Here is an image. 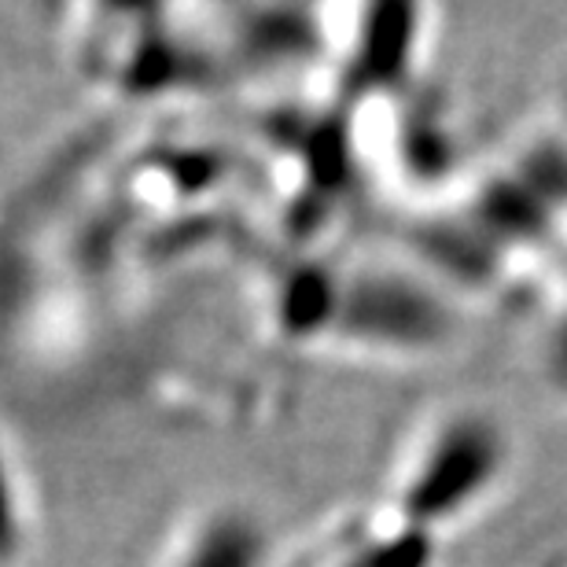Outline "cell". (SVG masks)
I'll return each mask as SVG.
<instances>
[{"label":"cell","instance_id":"6da1fadb","mask_svg":"<svg viewBox=\"0 0 567 567\" xmlns=\"http://www.w3.org/2000/svg\"><path fill=\"white\" fill-rule=\"evenodd\" d=\"M516 472V435L483 402H446L402 439L380 505L402 524L446 542L505 494Z\"/></svg>","mask_w":567,"mask_h":567},{"label":"cell","instance_id":"7a4b0ae2","mask_svg":"<svg viewBox=\"0 0 567 567\" xmlns=\"http://www.w3.org/2000/svg\"><path fill=\"white\" fill-rule=\"evenodd\" d=\"M328 336L361 350L358 358L424 361L446 350L457 332V306L421 266L365 262L332 288Z\"/></svg>","mask_w":567,"mask_h":567},{"label":"cell","instance_id":"3957f363","mask_svg":"<svg viewBox=\"0 0 567 567\" xmlns=\"http://www.w3.org/2000/svg\"><path fill=\"white\" fill-rule=\"evenodd\" d=\"M152 567H284V546L262 505L210 497L169 527Z\"/></svg>","mask_w":567,"mask_h":567},{"label":"cell","instance_id":"277c9868","mask_svg":"<svg viewBox=\"0 0 567 567\" xmlns=\"http://www.w3.org/2000/svg\"><path fill=\"white\" fill-rule=\"evenodd\" d=\"M446 542L424 535L380 502L336 516L291 567H439Z\"/></svg>","mask_w":567,"mask_h":567},{"label":"cell","instance_id":"5b68a950","mask_svg":"<svg viewBox=\"0 0 567 567\" xmlns=\"http://www.w3.org/2000/svg\"><path fill=\"white\" fill-rule=\"evenodd\" d=\"M33 513L16 453L0 439V567H11L30 546Z\"/></svg>","mask_w":567,"mask_h":567}]
</instances>
